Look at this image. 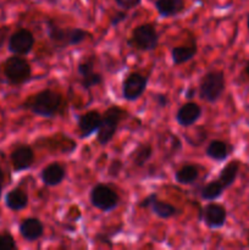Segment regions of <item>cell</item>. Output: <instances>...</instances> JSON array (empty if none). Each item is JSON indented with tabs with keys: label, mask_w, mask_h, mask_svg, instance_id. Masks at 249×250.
I'll return each instance as SVG.
<instances>
[{
	"label": "cell",
	"mask_w": 249,
	"mask_h": 250,
	"mask_svg": "<svg viewBox=\"0 0 249 250\" xmlns=\"http://www.w3.org/2000/svg\"><path fill=\"white\" fill-rule=\"evenodd\" d=\"M17 249V244L15 238L9 233L4 232L0 234V250H15Z\"/></svg>",
	"instance_id": "cell-27"
},
{
	"label": "cell",
	"mask_w": 249,
	"mask_h": 250,
	"mask_svg": "<svg viewBox=\"0 0 249 250\" xmlns=\"http://www.w3.org/2000/svg\"><path fill=\"white\" fill-rule=\"evenodd\" d=\"M247 241H248V247H249V231H248V236H247Z\"/></svg>",
	"instance_id": "cell-35"
},
{
	"label": "cell",
	"mask_w": 249,
	"mask_h": 250,
	"mask_svg": "<svg viewBox=\"0 0 249 250\" xmlns=\"http://www.w3.org/2000/svg\"><path fill=\"white\" fill-rule=\"evenodd\" d=\"M185 0H156L155 1L156 10L163 17L177 16L185 10Z\"/></svg>",
	"instance_id": "cell-19"
},
{
	"label": "cell",
	"mask_w": 249,
	"mask_h": 250,
	"mask_svg": "<svg viewBox=\"0 0 249 250\" xmlns=\"http://www.w3.org/2000/svg\"><path fill=\"white\" fill-rule=\"evenodd\" d=\"M46 33L53 45L58 49L67 48L71 45H78L89 36L88 32L81 28H61L53 21H46Z\"/></svg>",
	"instance_id": "cell-2"
},
{
	"label": "cell",
	"mask_w": 249,
	"mask_h": 250,
	"mask_svg": "<svg viewBox=\"0 0 249 250\" xmlns=\"http://www.w3.org/2000/svg\"><path fill=\"white\" fill-rule=\"evenodd\" d=\"M244 71H246V75H247V77L249 78V60L247 61V62H246V67H244Z\"/></svg>",
	"instance_id": "cell-33"
},
{
	"label": "cell",
	"mask_w": 249,
	"mask_h": 250,
	"mask_svg": "<svg viewBox=\"0 0 249 250\" xmlns=\"http://www.w3.org/2000/svg\"><path fill=\"white\" fill-rule=\"evenodd\" d=\"M199 177V170L195 165H185L175 173V180L180 185H192Z\"/></svg>",
	"instance_id": "cell-22"
},
{
	"label": "cell",
	"mask_w": 249,
	"mask_h": 250,
	"mask_svg": "<svg viewBox=\"0 0 249 250\" xmlns=\"http://www.w3.org/2000/svg\"><path fill=\"white\" fill-rule=\"evenodd\" d=\"M36 38L29 29L21 28L10 36L7 48L14 55H27L33 49Z\"/></svg>",
	"instance_id": "cell-8"
},
{
	"label": "cell",
	"mask_w": 249,
	"mask_h": 250,
	"mask_svg": "<svg viewBox=\"0 0 249 250\" xmlns=\"http://www.w3.org/2000/svg\"><path fill=\"white\" fill-rule=\"evenodd\" d=\"M155 102L159 106L164 107V106H167L168 104V98L166 97L165 94H156L155 95Z\"/></svg>",
	"instance_id": "cell-31"
},
{
	"label": "cell",
	"mask_w": 249,
	"mask_h": 250,
	"mask_svg": "<svg viewBox=\"0 0 249 250\" xmlns=\"http://www.w3.org/2000/svg\"><path fill=\"white\" fill-rule=\"evenodd\" d=\"M139 207L150 208L151 211H153L156 216L164 220L176 216V215H178L181 212L177 208H175L172 204H170V203L163 202V200L158 199V195L156 194H150L149 197H146L145 199L142 200V202L139 203Z\"/></svg>",
	"instance_id": "cell-11"
},
{
	"label": "cell",
	"mask_w": 249,
	"mask_h": 250,
	"mask_svg": "<svg viewBox=\"0 0 249 250\" xmlns=\"http://www.w3.org/2000/svg\"><path fill=\"white\" fill-rule=\"evenodd\" d=\"M225 192V187L219 182L217 180L212 181V182L208 183L207 186H204L202 189V198L204 200H215L217 198L221 197Z\"/></svg>",
	"instance_id": "cell-23"
},
{
	"label": "cell",
	"mask_w": 249,
	"mask_h": 250,
	"mask_svg": "<svg viewBox=\"0 0 249 250\" xmlns=\"http://www.w3.org/2000/svg\"><path fill=\"white\" fill-rule=\"evenodd\" d=\"M148 78L139 72H132L122 83V95L128 102L139 99L145 92Z\"/></svg>",
	"instance_id": "cell-9"
},
{
	"label": "cell",
	"mask_w": 249,
	"mask_h": 250,
	"mask_svg": "<svg viewBox=\"0 0 249 250\" xmlns=\"http://www.w3.org/2000/svg\"><path fill=\"white\" fill-rule=\"evenodd\" d=\"M89 198L93 207L105 212L116 209L120 203L119 194L109 186L103 185V183L93 187Z\"/></svg>",
	"instance_id": "cell-7"
},
{
	"label": "cell",
	"mask_w": 249,
	"mask_h": 250,
	"mask_svg": "<svg viewBox=\"0 0 249 250\" xmlns=\"http://www.w3.org/2000/svg\"><path fill=\"white\" fill-rule=\"evenodd\" d=\"M19 231L24 241L34 242L43 236L44 225L37 217H28L20 224Z\"/></svg>",
	"instance_id": "cell-15"
},
{
	"label": "cell",
	"mask_w": 249,
	"mask_h": 250,
	"mask_svg": "<svg viewBox=\"0 0 249 250\" xmlns=\"http://www.w3.org/2000/svg\"><path fill=\"white\" fill-rule=\"evenodd\" d=\"M100 122H102V115L99 114L98 110H89V111L80 115L77 126L81 138H87V137H90L93 133L98 132Z\"/></svg>",
	"instance_id": "cell-13"
},
{
	"label": "cell",
	"mask_w": 249,
	"mask_h": 250,
	"mask_svg": "<svg viewBox=\"0 0 249 250\" xmlns=\"http://www.w3.org/2000/svg\"><path fill=\"white\" fill-rule=\"evenodd\" d=\"M198 46L195 41H190L188 44L181 46H175L171 50V56H172V61L175 65H181V63L188 62L192 60L195 55H197Z\"/></svg>",
	"instance_id": "cell-18"
},
{
	"label": "cell",
	"mask_w": 249,
	"mask_h": 250,
	"mask_svg": "<svg viewBox=\"0 0 249 250\" xmlns=\"http://www.w3.org/2000/svg\"><path fill=\"white\" fill-rule=\"evenodd\" d=\"M202 116V107L194 102H188L178 109L176 120L178 125L183 127H189L194 125Z\"/></svg>",
	"instance_id": "cell-14"
},
{
	"label": "cell",
	"mask_w": 249,
	"mask_h": 250,
	"mask_svg": "<svg viewBox=\"0 0 249 250\" xmlns=\"http://www.w3.org/2000/svg\"><path fill=\"white\" fill-rule=\"evenodd\" d=\"M115 1H116V4L119 5L120 7H122V9L131 10L138 6V5L141 4L142 0H115Z\"/></svg>",
	"instance_id": "cell-28"
},
{
	"label": "cell",
	"mask_w": 249,
	"mask_h": 250,
	"mask_svg": "<svg viewBox=\"0 0 249 250\" xmlns=\"http://www.w3.org/2000/svg\"><path fill=\"white\" fill-rule=\"evenodd\" d=\"M5 205L11 211H21L28 205V195L21 188H14L5 195Z\"/></svg>",
	"instance_id": "cell-17"
},
{
	"label": "cell",
	"mask_w": 249,
	"mask_h": 250,
	"mask_svg": "<svg viewBox=\"0 0 249 250\" xmlns=\"http://www.w3.org/2000/svg\"><path fill=\"white\" fill-rule=\"evenodd\" d=\"M77 71H78V75H80L82 78L87 77L88 75L94 72V59L87 58L84 59V60L81 61V62L78 63Z\"/></svg>",
	"instance_id": "cell-25"
},
{
	"label": "cell",
	"mask_w": 249,
	"mask_h": 250,
	"mask_svg": "<svg viewBox=\"0 0 249 250\" xmlns=\"http://www.w3.org/2000/svg\"><path fill=\"white\" fill-rule=\"evenodd\" d=\"M153 156V149L148 144H141L138 148L134 150L133 154V163L134 165L142 167V166L145 165L149 160Z\"/></svg>",
	"instance_id": "cell-24"
},
{
	"label": "cell",
	"mask_w": 249,
	"mask_h": 250,
	"mask_svg": "<svg viewBox=\"0 0 249 250\" xmlns=\"http://www.w3.org/2000/svg\"><path fill=\"white\" fill-rule=\"evenodd\" d=\"M226 80L222 71H210L205 73L199 84V95L208 103H216L224 94Z\"/></svg>",
	"instance_id": "cell-5"
},
{
	"label": "cell",
	"mask_w": 249,
	"mask_h": 250,
	"mask_svg": "<svg viewBox=\"0 0 249 250\" xmlns=\"http://www.w3.org/2000/svg\"><path fill=\"white\" fill-rule=\"evenodd\" d=\"M34 151L29 146H19L12 150L10 155L12 168L15 172H21L27 170L34 163Z\"/></svg>",
	"instance_id": "cell-12"
},
{
	"label": "cell",
	"mask_w": 249,
	"mask_h": 250,
	"mask_svg": "<svg viewBox=\"0 0 249 250\" xmlns=\"http://www.w3.org/2000/svg\"><path fill=\"white\" fill-rule=\"evenodd\" d=\"M103 82V77L100 73L98 72H93L90 73V75H88L87 77H83L82 78V85L83 88H85V89H90V88L95 87V85H99L102 84Z\"/></svg>",
	"instance_id": "cell-26"
},
{
	"label": "cell",
	"mask_w": 249,
	"mask_h": 250,
	"mask_svg": "<svg viewBox=\"0 0 249 250\" xmlns=\"http://www.w3.org/2000/svg\"><path fill=\"white\" fill-rule=\"evenodd\" d=\"M4 75L10 85L20 87L31 80V65L21 55L10 56L4 62Z\"/></svg>",
	"instance_id": "cell-4"
},
{
	"label": "cell",
	"mask_w": 249,
	"mask_h": 250,
	"mask_svg": "<svg viewBox=\"0 0 249 250\" xmlns=\"http://www.w3.org/2000/svg\"><path fill=\"white\" fill-rule=\"evenodd\" d=\"M232 146H228L226 142L214 139L209 143L207 148V155L215 161H225L229 156L232 151Z\"/></svg>",
	"instance_id": "cell-20"
},
{
	"label": "cell",
	"mask_w": 249,
	"mask_h": 250,
	"mask_svg": "<svg viewBox=\"0 0 249 250\" xmlns=\"http://www.w3.org/2000/svg\"><path fill=\"white\" fill-rule=\"evenodd\" d=\"M127 19V14L126 12H117L116 15L111 17V24L112 26H117L119 23H121L122 21Z\"/></svg>",
	"instance_id": "cell-30"
},
{
	"label": "cell",
	"mask_w": 249,
	"mask_h": 250,
	"mask_svg": "<svg viewBox=\"0 0 249 250\" xmlns=\"http://www.w3.org/2000/svg\"><path fill=\"white\" fill-rule=\"evenodd\" d=\"M200 221L204 222L209 229H216L225 226L227 220V211L225 207L220 204H208L204 209L200 210Z\"/></svg>",
	"instance_id": "cell-10"
},
{
	"label": "cell",
	"mask_w": 249,
	"mask_h": 250,
	"mask_svg": "<svg viewBox=\"0 0 249 250\" xmlns=\"http://www.w3.org/2000/svg\"><path fill=\"white\" fill-rule=\"evenodd\" d=\"M121 170H122L121 161H119V160L112 161L111 165H110V167H109V173H110V176H117Z\"/></svg>",
	"instance_id": "cell-29"
},
{
	"label": "cell",
	"mask_w": 249,
	"mask_h": 250,
	"mask_svg": "<svg viewBox=\"0 0 249 250\" xmlns=\"http://www.w3.org/2000/svg\"><path fill=\"white\" fill-rule=\"evenodd\" d=\"M127 116V111L122 107L111 106L102 116L99 129H98V143L100 146H106L116 134L120 122Z\"/></svg>",
	"instance_id": "cell-3"
},
{
	"label": "cell",
	"mask_w": 249,
	"mask_h": 250,
	"mask_svg": "<svg viewBox=\"0 0 249 250\" xmlns=\"http://www.w3.org/2000/svg\"><path fill=\"white\" fill-rule=\"evenodd\" d=\"M63 99L60 93L51 89H44L29 98L24 107L37 116L54 117L62 110Z\"/></svg>",
	"instance_id": "cell-1"
},
{
	"label": "cell",
	"mask_w": 249,
	"mask_h": 250,
	"mask_svg": "<svg viewBox=\"0 0 249 250\" xmlns=\"http://www.w3.org/2000/svg\"><path fill=\"white\" fill-rule=\"evenodd\" d=\"M247 28H248L249 31V15H248V19H247Z\"/></svg>",
	"instance_id": "cell-34"
},
{
	"label": "cell",
	"mask_w": 249,
	"mask_h": 250,
	"mask_svg": "<svg viewBox=\"0 0 249 250\" xmlns=\"http://www.w3.org/2000/svg\"><path fill=\"white\" fill-rule=\"evenodd\" d=\"M4 185H5V173H4V171H2V168L0 167V198H1L2 189H4Z\"/></svg>",
	"instance_id": "cell-32"
},
{
	"label": "cell",
	"mask_w": 249,
	"mask_h": 250,
	"mask_svg": "<svg viewBox=\"0 0 249 250\" xmlns=\"http://www.w3.org/2000/svg\"><path fill=\"white\" fill-rule=\"evenodd\" d=\"M159 34L153 23H143L132 31L128 44L141 51H150L158 46Z\"/></svg>",
	"instance_id": "cell-6"
},
{
	"label": "cell",
	"mask_w": 249,
	"mask_h": 250,
	"mask_svg": "<svg viewBox=\"0 0 249 250\" xmlns=\"http://www.w3.org/2000/svg\"><path fill=\"white\" fill-rule=\"evenodd\" d=\"M41 177L44 185L48 187H55V186L60 185L63 178L66 177V170L61 164L53 163L43 168Z\"/></svg>",
	"instance_id": "cell-16"
},
{
	"label": "cell",
	"mask_w": 249,
	"mask_h": 250,
	"mask_svg": "<svg viewBox=\"0 0 249 250\" xmlns=\"http://www.w3.org/2000/svg\"><path fill=\"white\" fill-rule=\"evenodd\" d=\"M239 168H241V161L239 160H232L220 171V175L217 177V181L221 183L225 187V189L231 187L236 181L237 176H238Z\"/></svg>",
	"instance_id": "cell-21"
}]
</instances>
